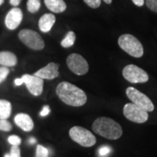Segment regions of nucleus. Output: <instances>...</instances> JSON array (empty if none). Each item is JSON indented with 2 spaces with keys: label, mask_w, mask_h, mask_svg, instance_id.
Instances as JSON below:
<instances>
[{
  "label": "nucleus",
  "mask_w": 157,
  "mask_h": 157,
  "mask_svg": "<svg viewBox=\"0 0 157 157\" xmlns=\"http://www.w3.org/2000/svg\"><path fill=\"white\" fill-rule=\"evenodd\" d=\"M56 94L61 101L71 106L79 107L87 103L86 93L74 84L62 82L57 86Z\"/></svg>",
  "instance_id": "obj_1"
},
{
  "label": "nucleus",
  "mask_w": 157,
  "mask_h": 157,
  "mask_svg": "<svg viewBox=\"0 0 157 157\" xmlns=\"http://www.w3.org/2000/svg\"><path fill=\"white\" fill-rule=\"evenodd\" d=\"M92 127L96 134L109 140L119 139L123 133L120 124L109 117L98 118Z\"/></svg>",
  "instance_id": "obj_2"
},
{
  "label": "nucleus",
  "mask_w": 157,
  "mask_h": 157,
  "mask_svg": "<svg viewBox=\"0 0 157 157\" xmlns=\"http://www.w3.org/2000/svg\"><path fill=\"white\" fill-rule=\"evenodd\" d=\"M118 44L124 51L135 58H140L143 56V47L136 37L131 34H123L118 39Z\"/></svg>",
  "instance_id": "obj_3"
},
{
  "label": "nucleus",
  "mask_w": 157,
  "mask_h": 157,
  "mask_svg": "<svg viewBox=\"0 0 157 157\" xmlns=\"http://www.w3.org/2000/svg\"><path fill=\"white\" fill-rule=\"evenodd\" d=\"M69 136L74 142L83 147H91L96 143V137L93 133L84 127L75 126L71 128Z\"/></svg>",
  "instance_id": "obj_4"
},
{
  "label": "nucleus",
  "mask_w": 157,
  "mask_h": 157,
  "mask_svg": "<svg viewBox=\"0 0 157 157\" xmlns=\"http://www.w3.org/2000/svg\"><path fill=\"white\" fill-rule=\"evenodd\" d=\"M18 36L23 44L32 50H42L44 48V40L36 31L31 29H23L19 32Z\"/></svg>",
  "instance_id": "obj_5"
},
{
  "label": "nucleus",
  "mask_w": 157,
  "mask_h": 157,
  "mask_svg": "<svg viewBox=\"0 0 157 157\" xmlns=\"http://www.w3.org/2000/svg\"><path fill=\"white\" fill-rule=\"evenodd\" d=\"M126 94L129 99L132 101V103L137 106L142 108L148 112L154 111V105L150 98L139 90L132 87H129L126 90Z\"/></svg>",
  "instance_id": "obj_6"
},
{
  "label": "nucleus",
  "mask_w": 157,
  "mask_h": 157,
  "mask_svg": "<svg viewBox=\"0 0 157 157\" xmlns=\"http://www.w3.org/2000/svg\"><path fill=\"white\" fill-rule=\"evenodd\" d=\"M122 75L125 79L133 84L145 83L149 79L144 70L133 64L127 65L123 68Z\"/></svg>",
  "instance_id": "obj_7"
},
{
  "label": "nucleus",
  "mask_w": 157,
  "mask_h": 157,
  "mask_svg": "<svg viewBox=\"0 0 157 157\" xmlns=\"http://www.w3.org/2000/svg\"><path fill=\"white\" fill-rule=\"evenodd\" d=\"M123 113L127 119L135 123H144L148 119V111L134 103H127L124 106Z\"/></svg>",
  "instance_id": "obj_8"
},
{
  "label": "nucleus",
  "mask_w": 157,
  "mask_h": 157,
  "mask_svg": "<svg viewBox=\"0 0 157 157\" xmlns=\"http://www.w3.org/2000/svg\"><path fill=\"white\" fill-rule=\"evenodd\" d=\"M66 63L69 69L76 75L82 76L89 71V64L81 55L72 53L68 56Z\"/></svg>",
  "instance_id": "obj_9"
},
{
  "label": "nucleus",
  "mask_w": 157,
  "mask_h": 157,
  "mask_svg": "<svg viewBox=\"0 0 157 157\" xmlns=\"http://www.w3.org/2000/svg\"><path fill=\"white\" fill-rule=\"evenodd\" d=\"M21 78L26 85L27 89L33 95L39 96L42 95L44 86V82L42 78L30 74H24Z\"/></svg>",
  "instance_id": "obj_10"
},
{
  "label": "nucleus",
  "mask_w": 157,
  "mask_h": 157,
  "mask_svg": "<svg viewBox=\"0 0 157 157\" xmlns=\"http://www.w3.org/2000/svg\"><path fill=\"white\" fill-rule=\"evenodd\" d=\"M23 20V13L18 7H14L8 12L5 17V25L10 30H14L21 24Z\"/></svg>",
  "instance_id": "obj_11"
},
{
  "label": "nucleus",
  "mask_w": 157,
  "mask_h": 157,
  "mask_svg": "<svg viewBox=\"0 0 157 157\" xmlns=\"http://www.w3.org/2000/svg\"><path fill=\"white\" fill-rule=\"evenodd\" d=\"M59 65L56 63H50L44 68H41L36 72L34 75L45 79H54L59 76L58 72Z\"/></svg>",
  "instance_id": "obj_12"
},
{
  "label": "nucleus",
  "mask_w": 157,
  "mask_h": 157,
  "mask_svg": "<svg viewBox=\"0 0 157 157\" xmlns=\"http://www.w3.org/2000/svg\"><path fill=\"white\" fill-rule=\"evenodd\" d=\"M14 120L17 126L25 132H30L34 128V121L30 116L26 113H18L15 117Z\"/></svg>",
  "instance_id": "obj_13"
},
{
  "label": "nucleus",
  "mask_w": 157,
  "mask_h": 157,
  "mask_svg": "<svg viewBox=\"0 0 157 157\" xmlns=\"http://www.w3.org/2000/svg\"><path fill=\"white\" fill-rule=\"evenodd\" d=\"M56 23V16L52 13H46L40 17L39 21V29L44 33H48L51 30Z\"/></svg>",
  "instance_id": "obj_14"
},
{
  "label": "nucleus",
  "mask_w": 157,
  "mask_h": 157,
  "mask_svg": "<svg viewBox=\"0 0 157 157\" xmlns=\"http://www.w3.org/2000/svg\"><path fill=\"white\" fill-rule=\"evenodd\" d=\"M44 4L51 12L56 13H63L67 7L63 0H44Z\"/></svg>",
  "instance_id": "obj_15"
},
{
  "label": "nucleus",
  "mask_w": 157,
  "mask_h": 157,
  "mask_svg": "<svg viewBox=\"0 0 157 157\" xmlns=\"http://www.w3.org/2000/svg\"><path fill=\"white\" fill-rule=\"evenodd\" d=\"M17 57L8 51L0 52V65L4 66H14L17 64Z\"/></svg>",
  "instance_id": "obj_16"
},
{
  "label": "nucleus",
  "mask_w": 157,
  "mask_h": 157,
  "mask_svg": "<svg viewBox=\"0 0 157 157\" xmlns=\"http://www.w3.org/2000/svg\"><path fill=\"white\" fill-rule=\"evenodd\" d=\"M11 111V103L6 100H0V119H7L9 118Z\"/></svg>",
  "instance_id": "obj_17"
},
{
  "label": "nucleus",
  "mask_w": 157,
  "mask_h": 157,
  "mask_svg": "<svg viewBox=\"0 0 157 157\" xmlns=\"http://www.w3.org/2000/svg\"><path fill=\"white\" fill-rule=\"evenodd\" d=\"M76 40V34L74 31H68L65 38L61 41V46L63 48H68L73 46Z\"/></svg>",
  "instance_id": "obj_18"
},
{
  "label": "nucleus",
  "mask_w": 157,
  "mask_h": 157,
  "mask_svg": "<svg viewBox=\"0 0 157 157\" xmlns=\"http://www.w3.org/2000/svg\"><path fill=\"white\" fill-rule=\"evenodd\" d=\"M40 7V0H28L27 2V10L31 13H34L38 11Z\"/></svg>",
  "instance_id": "obj_19"
},
{
  "label": "nucleus",
  "mask_w": 157,
  "mask_h": 157,
  "mask_svg": "<svg viewBox=\"0 0 157 157\" xmlns=\"http://www.w3.org/2000/svg\"><path fill=\"white\" fill-rule=\"evenodd\" d=\"M36 157H49V150L43 146L38 145L36 146Z\"/></svg>",
  "instance_id": "obj_20"
},
{
  "label": "nucleus",
  "mask_w": 157,
  "mask_h": 157,
  "mask_svg": "<svg viewBox=\"0 0 157 157\" xmlns=\"http://www.w3.org/2000/svg\"><path fill=\"white\" fill-rule=\"evenodd\" d=\"M12 128H13V126L7 119H0V130L10 132Z\"/></svg>",
  "instance_id": "obj_21"
},
{
  "label": "nucleus",
  "mask_w": 157,
  "mask_h": 157,
  "mask_svg": "<svg viewBox=\"0 0 157 157\" xmlns=\"http://www.w3.org/2000/svg\"><path fill=\"white\" fill-rule=\"evenodd\" d=\"M111 151H112V149H111V147L108 146H104L99 148V150H98V154L101 157H105L109 156L111 153Z\"/></svg>",
  "instance_id": "obj_22"
},
{
  "label": "nucleus",
  "mask_w": 157,
  "mask_h": 157,
  "mask_svg": "<svg viewBox=\"0 0 157 157\" xmlns=\"http://www.w3.org/2000/svg\"><path fill=\"white\" fill-rule=\"evenodd\" d=\"M8 142L12 146H19L21 143V137H19L15 135H10L8 137Z\"/></svg>",
  "instance_id": "obj_23"
},
{
  "label": "nucleus",
  "mask_w": 157,
  "mask_h": 157,
  "mask_svg": "<svg viewBox=\"0 0 157 157\" xmlns=\"http://www.w3.org/2000/svg\"><path fill=\"white\" fill-rule=\"evenodd\" d=\"M9 72V69L6 66L0 67V84L6 79L7 76H8Z\"/></svg>",
  "instance_id": "obj_24"
},
{
  "label": "nucleus",
  "mask_w": 157,
  "mask_h": 157,
  "mask_svg": "<svg viewBox=\"0 0 157 157\" xmlns=\"http://www.w3.org/2000/svg\"><path fill=\"white\" fill-rule=\"evenodd\" d=\"M84 2L91 8H98L101 5V0H84Z\"/></svg>",
  "instance_id": "obj_25"
},
{
  "label": "nucleus",
  "mask_w": 157,
  "mask_h": 157,
  "mask_svg": "<svg viewBox=\"0 0 157 157\" xmlns=\"http://www.w3.org/2000/svg\"><path fill=\"white\" fill-rule=\"evenodd\" d=\"M146 4L148 9L157 13V0H146Z\"/></svg>",
  "instance_id": "obj_26"
},
{
  "label": "nucleus",
  "mask_w": 157,
  "mask_h": 157,
  "mask_svg": "<svg viewBox=\"0 0 157 157\" xmlns=\"http://www.w3.org/2000/svg\"><path fill=\"white\" fill-rule=\"evenodd\" d=\"M12 157H21V150H20L18 146H13L10 149V154Z\"/></svg>",
  "instance_id": "obj_27"
},
{
  "label": "nucleus",
  "mask_w": 157,
  "mask_h": 157,
  "mask_svg": "<svg viewBox=\"0 0 157 157\" xmlns=\"http://www.w3.org/2000/svg\"><path fill=\"white\" fill-rule=\"evenodd\" d=\"M50 109L49 105H44L42 110V111L40 112V116H42V117H46V116H48L50 113Z\"/></svg>",
  "instance_id": "obj_28"
},
{
  "label": "nucleus",
  "mask_w": 157,
  "mask_h": 157,
  "mask_svg": "<svg viewBox=\"0 0 157 157\" xmlns=\"http://www.w3.org/2000/svg\"><path fill=\"white\" fill-rule=\"evenodd\" d=\"M132 1L135 5L137 6V7H142L145 3L144 0H132Z\"/></svg>",
  "instance_id": "obj_29"
},
{
  "label": "nucleus",
  "mask_w": 157,
  "mask_h": 157,
  "mask_svg": "<svg viewBox=\"0 0 157 157\" xmlns=\"http://www.w3.org/2000/svg\"><path fill=\"white\" fill-rule=\"evenodd\" d=\"M24 82H23V80L22 78H15V84L16 86H21V84H23Z\"/></svg>",
  "instance_id": "obj_30"
},
{
  "label": "nucleus",
  "mask_w": 157,
  "mask_h": 157,
  "mask_svg": "<svg viewBox=\"0 0 157 157\" xmlns=\"http://www.w3.org/2000/svg\"><path fill=\"white\" fill-rule=\"evenodd\" d=\"M21 0H10V3L13 6H18Z\"/></svg>",
  "instance_id": "obj_31"
},
{
  "label": "nucleus",
  "mask_w": 157,
  "mask_h": 157,
  "mask_svg": "<svg viewBox=\"0 0 157 157\" xmlns=\"http://www.w3.org/2000/svg\"><path fill=\"white\" fill-rule=\"evenodd\" d=\"M29 143H30V144H31V145L35 144V143H36V139L34 138V137H30V138L29 139Z\"/></svg>",
  "instance_id": "obj_32"
},
{
  "label": "nucleus",
  "mask_w": 157,
  "mask_h": 157,
  "mask_svg": "<svg viewBox=\"0 0 157 157\" xmlns=\"http://www.w3.org/2000/svg\"><path fill=\"white\" fill-rule=\"evenodd\" d=\"M104 2H105L106 4H111V2H112V0H103Z\"/></svg>",
  "instance_id": "obj_33"
},
{
  "label": "nucleus",
  "mask_w": 157,
  "mask_h": 157,
  "mask_svg": "<svg viewBox=\"0 0 157 157\" xmlns=\"http://www.w3.org/2000/svg\"><path fill=\"white\" fill-rule=\"evenodd\" d=\"M5 157H12V156H11V155L10 154H7L5 155Z\"/></svg>",
  "instance_id": "obj_34"
},
{
  "label": "nucleus",
  "mask_w": 157,
  "mask_h": 157,
  "mask_svg": "<svg viewBox=\"0 0 157 157\" xmlns=\"http://www.w3.org/2000/svg\"><path fill=\"white\" fill-rule=\"evenodd\" d=\"M4 2H5V0H0V6L2 5V4L4 3Z\"/></svg>",
  "instance_id": "obj_35"
}]
</instances>
